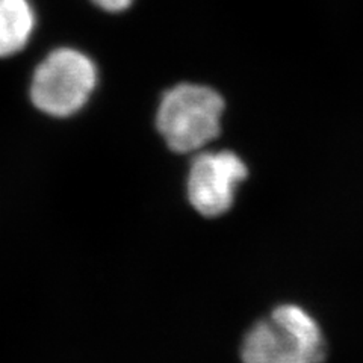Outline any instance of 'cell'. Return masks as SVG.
<instances>
[{"mask_svg":"<svg viewBox=\"0 0 363 363\" xmlns=\"http://www.w3.org/2000/svg\"><path fill=\"white\" fill-rule=\"evenodd\" d=\"M93 2L108 13H121L133 4V0H93Z\"/></svg>","mask_w":363,"mask_h":363,"instance_id":"cell-6","label":"cell"},{"mask_svg":"<svg viewBox=\"0 0 363 363\" xmlns=\"http://www.w3.org/2000/svg\"><path fill=\"white\" fill-rule=\"evenodd\" d=\"M247 174V165L233 152L200 153L192 159L188 174L189 203L204 217H218L230 209Z\"/></svg>","mask_w":363,"mask_h":363,"instance_id":"cell-4","label":"cell"},{"mask_svg":"<svg viewBox=\"0 0 363 363\" xmlns=\"http://www.w3.org/2000/svg\"><path fill=\"white\" fill-rule=\"evenodd\" d=\"M35 23V11L28 0H0V58L25 49Z\"/></svg>","mask_w":363,"mask_h":363,"instance_id":"cell-5","label":"cell"},{"mask_svg":"<svg viewBox=\"0 0 363 363\" xmlns=\"http://www.w3.org/2000/svg\"><path fill=\"white\" fill-rule=\"evenodd\" d=\"M224 100L217 91L196 84L168 89L159 104L156 124L169 149L197 152L220 135Z\"/></svg>","mask_w":363,"mask_h":363,"instance_id":"cell-2","label":"cell"},{"mask_svg":"<svg viewBox=\"0 0 363 363\" xmlns=\"http://www.w3.org/2000/svg\"><path fill=\"white\" fill-rule=\"evenodd\" d=\"M325 356L320 325L304 309L283 304L252 327L244 339V363H321Z\"/></svg>","mask_w":363,"mask_h":363,"instance_id":"cell-1","label":"cell"},{"mask_svg":"<svg viewBox=\"0 0 363 363\" xmlns=\"http://www.w3.org/2000/svg\"><path fill=\"white\" fill-rule=\"evenodd\" d=\"M97 85V67L84 52L61 48L37 67L30 82V100L50 117L65 118L81 111Z\"/></svg>","mask_w":363,"mask_h":363,"instance_id":"cell-3","label":"cell"}]
</instances>
